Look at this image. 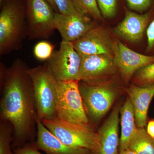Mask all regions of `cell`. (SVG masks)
Instances as JSON below:
<instances>
[{
    "instance_id": "cell-18",
    "label": "cell",
    "mask_w": 154,
    "mask_h": 154,
    "mask_svg": "<svg viewBox=\"0 0 154 154\" xmlns=\"http://www.w3.org/2000/svg\"><path fill=\"white\" fill-rule=\"evenodd\" d=\"M129 148L137 154H154V138L143 128H138L131 139Z\"/></svg>"
},
{
    "instance_id": "cell-16",
    "label": "cell",
    "mask_w": 154,
    "mask_h": 154,
    "mask_svg": "<svg viewBox=\"0 0 154 154\" xmlns=\"http://www.w3.org/2000/svg\"><path fill=\"white\" fill-rule=\"evenodd\" d=\"M119 110L115 108L98 131L101 149L98 154H118L119 140L118 136Z\"/></svg>"
},
{
    "instance_id": "cell-19",
    "label": "cell",
    "mask_w": 154,
    "mask_h": 154,
    "mask_svg": "<svg viewBox=\"0 0 154 154\" xmlns=\"http://www.w3.org/2000/svg\"><path fill=\"white\" fill-rule=\"evenodd\" d=\"M75 9L80 14L91 16L96 20L102 19L97 0H72Z\"/></svg>"
},
{
    "instance_id": "cell-25",
    "label": "cell",
    "mask_w": 154,
    "mask_h": 154,
    "mask_svg": "<svg viewBox=\"0 0 154 154\" xmlns=\"http://www.w3.org/2000/svg\"><path fill=\"white\" fill-rule=\"evenodd\" d=\"M128 7L132 10L143 12L150 7L152 0H126Z\"/></svg>"
},
{
    "instance_id": "cell-11",
    "label": "cell",
    "mask_w": 154,
    "mask_h": 154,
    "mask_svg": "<svg viewBox=\"0 0 154 154\" xmlns=\"http://www.w3.org/2000/svg\"><path fill=\"white\" fill-rule=\"evenodd\" d=\"M72 43L75 49L81 56L113 55V41L102 27L95 26L83 37Z\"/></svg>"
},
{
    "instance_id": "cell-3",
    "label": "cell",
    "mask_w": 154,
    "mask_h": 154,
    "mask_svg": "<svg viewBox=\"0 0 154 154\" xmlns=\"http://www.w3.org/2000/svg\"><path fill=\"white\" fill-rule=\"evenodd\" d=\"M44 126L65 144L86 149L98 154L101 149L100 136L89 125L72 123L56 117L42 122Z\"/></svg>"
},
{
    "instance_id": "cell-2",
    "label": "cell",
    "mask_w": 154,
    "mask_h": 154,
    "mask_svg": "<svg viewBox=\"0 0 154 154\" xmlns=\"http://www.w3.org/2000/svg\"><path fill=\"white\" fill-rule=\"evenodd\" d=\"M28 36L26 14L16 0H7L0 13V55L22 48Z\"/></svg>"
},
{
    "instance_id": "cell-15",
    "label": "cell",
    "mask_w": 154,
    "mask_h": 154,
    "mask_svg": "<svg viewBox=\"0 0 154 154\" xmlns=\"http://www.w3.org/2000/svg\"><path fill=\"white\" fill-rule=\"evenodd\" d=\"M126 91L133 107L135 123L138 128H144L146 124L149 106L154 96V84L143 87L131 86Z\"/></svg>"
},
{
    "instance_id": "cell-21",
    "label": "cell",
    "mask_w": 154,
    "mask_h": 154,
    "mask_svg": "<svg viewBox=\"0 0 154 154\" xmlns=\"http://www.w3.org/2000/svg\"><path fill=\"white\" fill-rule=\"evenodd\" d=\"M54 46L46 41H42L36 43L33 50V54L38 60H48L54 52Z\"/></svg>"
},
{
    "instance_id": "cell-1",
    "label": "cell",
    "mask_w": 154,
    "mask_h": 154,
    "mask_svg": "<svg viewBox=\"0 0 154 154\" xmlns=\"http://www.w3.org/2000/svg\"><path fill=\"white\" fill-rule=\"evenodd\" d=\"M29 68L21 59L8 68L1 63V116L14 129V149L34 139L37 113Z\"/></svg>"
},
{
    "instance_id": "cell-13",
    "label": "cell",
    "mask_w": 154,
    "mask_h": 154,
    "mask_svg": "<svg viewBox=\"0 0 154 154\" xmlns=\"http://www.w3.org/2000/svg\"><path fill=\"white\" fill-rule=\"evenodd\" d=\"M37 138L35 145L38 150L47 154H92L85 149L72 147L66 145L44 126L39 119H36Z\"/></svg>"
},
{
    "instance_id": "cell-23",
    "label": "cell",
    "mask_w": 154,
    "mask_h": 154,
    "mask_svg": "<svg viewBox=\"0 0 154 154\" xmlns=\"http://www.w3.org/2000/svg\"><path fill=\"white\" fill-rule=\"evenodd\" d=\"M100 12L103 17L111 18L115 16L116 11V0H97Z\"/></svg>"
},
{
    "instance_id": "cell-30",
    "label": "cell",
    "mask_w": 154,
    "mask_h": 154,
    "mask_svg": "<svg viewBox=\"0 0 154 154\" xmlns=\"http://www.w3.org/2000/svg\"><path fill=\"white\" fill-rule=\"evenodd\" d=\"M46 1H47L49 3V5H50L51 7H52L53 9H54V11H57V13H59L55 3H54V0H46Z\"/></svg>"
},
{
    "instance_id": "cell-5",
    "label": "cell",
    "mask_w": 154,
    "mask_h": 154,
    "mask_svg": "<svg viewBox=\"0 0 154 154\" xmlns=\"http://www.w3.org/2000/svg\"><path fill=\"white\" fill-rule=\"evenodd\" d=\"M78 81H57L56 116L65 121L89 125Z\"/></svg>"
},
{
    "instance_id": "cell-12",
    "label": "cell",
    "mask_w": 154,
    "mask_h": 154,
    "mask_svg": "<svg viewBox=\"0 0 154 154\" xmlns=\"http://www.w3.org/2000/svg\"><path fill=\"white\" fill-rule=\"evenodd\" d=\"M80 81L96 82L109 74L115 66L113 55L108 54L82 55Z\"/></svg>"
},
{
    "instance_id": "cell-14",
    "label": "cell",
    "mask_w": 154,
    "mask_h": 154,
    "mask_svg": "<svg viewBox=\"0 0 154 154\" xmlns=\"http://www.w3.org/2000/svg\"><path fill=\"white\" fill-rule=\"evenodd\" d=\"M150 15L149 13L140 15L127 11L123 21L114 28V32L126 41L132 42L139 41L143 36Z\"/></svg>"
},
{
    "instance_id": "cell-26",
    "label": "cell",
    "mask_w": 154,
    "mask_h": 154,
    "mask_svg": "<svg viewBox=\"0 0 154 154\" xmlns=\"http://www.w3.org/2000/svg\"><path fill=\"white\" fill-rule=\"evenodd\" d=\"M13 154H43L38 151L34 143L28 144L14 149Z\"/></svg>"
},
{
    "instance_id": "cell-6",
    "label": "cell",
    "mask_w": 154,
    "mask_h": 154,
    "mask_svg": "<svg viewBox=\"0 0 154 154\" xmlns=\"http://www.w3.org/2000/svg\"><path fill=\"white\" fill-rule=\"evenodd\" d=\"M81 82L79 87L88 117L94 121L99 120L112 106L117 95L116 91L112 86L99 81Z\"/></svg>"
},
{
    "instance_id": "cell-8",
    "label": "cell",
    "mask_w": 154,
    "mask_h": 154,
    "mask_svg": "<svg viewBox=\"0 0 154 154\" xmlns=\"http://www.w3.org/2000/svg\"><path fill=\"white\" fill-rule=\"evenodd\" d=\"M56 12L46 0H26V18L29 39H46L55 30Z\"/></svg>"
},
{
    "instance_id": "cell-7",
    "label": "cell",
    "mask_w": 154,
    "mask_h": 154,
    "mask_svg": "<svg viewBox=\"0 0 154 154\" xmlns=\"http://www.w3.org/2000/svg\"><path fill=\"white\" fill-rule=\"evenodd\" d=\"M82 61L72 42L62 40L59 49L54 51L46 63L57 81H80Z\"/></svg>"
},
{
    "instance_id": "cell-27",
    "label": "cell",
    "mask_w": 154,
    "mask_h": 154,
    "mask_svg": "<svg viewBox=\"0 0 154 154\" xmlns=\"http://www.w3.org/2000/svg\"><path fill=\"white\" fill-rule=\"evenodd\" d=\"M146 33L148 41L147 50L151 51L154 50V19L147 29Z\"/></svg>"
},
{
    "instance_id": "cell-22",
    "label": "cell",
    "mask_w": 154,
    "mask_h": 154,
    "mask_svg": "<svg viewBox=\"0 0 154 154\" xmlns=\"http://www.w3.org/2000/svg\"><path fill=\"white\" fill-rule=\"evenodd\" d=\"M134 81L138 85L144 86L154 84V63L140 69Z\"/></svg>"
},
{
    "instance_id": "cell-28",
    "label": "cell",
    "mask_w": 154,
    "mask_h": 154,
    "mask_svg": "<svg viewBox=\"0 0 154 154\" xmlns=\"http://www.w3.org/2000/svg\"><path fill=\"white\" fill-rule=\"evenodd\" d=\"M146 131L148 133L154 138V120L149 122Z\"/></svg>"
},
{
    "instance_id": "cell-4",
    "label": "cell",
    "mask_w": 154,
    "mask_h": 154,
    "mask_svg": "<svg viewBox=\"0 0 154 154\" xmlns=\"http://www.w3.org/2000/svg\"><path fill=\"white\" fill-rule=\"evenodd\" d=\"M32 81L37 119H44L56 117L57 81L47 63L28 70Z\"/></svg>"
},
{
    "instance_id": "cell-10",
    "label": "cell",
    "mask_w": 154,
    "mask_h": 154,
    "mask_svg": "<svg viewBox=\"0 0 154 154\" xmlns=\"http://www.w3.org/2000/svg\"><path fill=\"white\" fill-rule=\"evenodd\" d=\"M54 26L63 41L73 42L83 37L95 25L88 17L77 11L70 14L56 12Z\"/></svg>"
},
{
    "instance_id": "cell-17",
    "label": "cell",
    "mask_w": 154,
    "mask_h": 154,
    "mask_svg": "<svg viewBox=\"0 0 154 154\" xmlns=\"http://www.w3.org/2000/svg\"><path fill=\"white\" fill-rule=\"evenodd\" d=\"M121 133L119 152L129 148L130 142L137 129L134 110L131 100L127 99L120 110Z\"/></svg>"
},
{
    "instance_id": "cell-29",
    "label": "cell",
    "mask_w": 154,
    "mask_h": 154,
    "mask_svg": "<svg viewBox=\"0 0 154 154\" xmlns=\"http://www.w3.org/2000/svg\"><path fill=\"white\" fill-rule=\"evenodd\" d=\"M118 154H137L130 149L128 148L119 152Z\"/></svg>"
},
{
    "instance_id": "cell-9",
    "label": "cell",
    "mask_w": 154,
    "mask_h": 154,
    "mask_svg": "<svg viewBox=\"0 0 154 154\" xmlns=\"http://www.w3.org/2000/svg\"><path fill=\"white\" fill-rule=\"evenodd\" d=\"M113 61L122 78L127 82L135 72L154 63V56H147L134 51L119 40L113 41Z\"/></svg>"
},
{
    "instance_id": "cell-20",
    "label": "cell",
    "mask_w": 154,
    "mask_h": 154,
    "mask_svg": "<svg viewBox=\"0 0 154 154\" xmlns=\"http://www.w3.org/2000/svg\"><path fill=\"white\" fill-rule=\"evenodd\" d=\"M2 121L0 125V154H13L11 149L13 126L8 121Z\"/></svg>"
},
{
    "instance_id": "cell-24",
    "label": "cell",
    "mask_w": 154,
    "mask_h": 154,
    "mask_svg": "<svg viewBox=\"0 0 154 154\" xmlns=\"http://www.w3.org/2000/svg\"><path fill=\"white\" fill-rule=\"evenodd\" d=\"M59 13L63 14H73L77 12L72 0H54Z\"/></svg>"
}]
</instances>
